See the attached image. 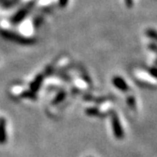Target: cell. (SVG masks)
Masks as SVG:
<instances>
[{"instance_id":"cell-1","label":"cell","mask_w":157,"mask_h":157,"mask_svg":"<svg viewBox=\"0 0 157 157\" xmlns=\"http://www.w3.org/2000/svg\"><path fill=\"white\" fill-rule=\"evenodd\" d=\"M113 82H114V84L116 85L117 88L120 89V90H122V91H126V90H128V89H129L128 84L120 77H115L114 80H113Z\"/></svg>"},{"instance_id":"cell-2","label":"cell","mask_w":157,"mask_h":157,"mask_svg":"<svg viewBox=\"0 0 157 157\" xmlns=\"http://www.w3.org/2000/svg\"><path fill=\"white\" fill-rule=\"evenodd\" d=\"M114 131H115V133L117 137H121L123 136V132H122V129L120 127V123L118 122L117 118L115 117L114 118Z\"/></svg>"},{"instance_id":"cell-3","label":"cell","mask_w":157,"mask_h":157,"mask_svg":"<svg viewBox=\"0 0 157 157\" xmlns=\"http://www.w3.org/2000/svg\"><path fill=\"white\" fill-rule=\"evenodd\" d=\"M5 141V123L1 121L0 123V143H3Z\"/></svg>"},{"instance_id":"cell-4","label":"cell","mask_w":157,"mask_h":157,"mask_svg":"<svg viewBox=\"0 0 157 157\" xmlns=\"http://www.w3.org/2000/svg\"><path fill=\"white\" fill-rule=\"evenodd\" d=\"M67 1H68V0H60V4H61V6H62V7H64V6L67 4Z\"/></svg>"},{"instance_id":"cell-5","label":"cell","mask_w":157,"mask_h":157,"mask_svg":"<svg viewBox=\"0 0 157 157\" xmlns=\"http://www.w3.org/2000/svg\"><path fill=\"white\" fill-rule=\"evenodd\" d=\"M125 2H126V5L131 7L132 5V0H125Z\"/></svg>"}]
</instances>
